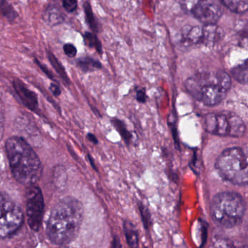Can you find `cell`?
<instances>
[{
  "mask_svg": "<svg viewBox=\"0 0 248 248\" xmlns=\"http://www.w3.org/2000/svg\"><path fill=\"white\" fill-rule=\"evenodd\" d=\"M83 216V204L79 200L63 197L50 211L46 226L47 239L59 246L72 243L79 234Z\"/></svg>",
  "mask_w": 248,
  "mask_h": 248,
  "instance_id": "1",
  "label": "cell"
},
{
  "mask_svg": "<svg viewBox=\"0 0 248 248\" xmlns=\"http://www.w3.org/2000/svg\"><path fill=\"white\" fill-rule=\"evenodd\" d=\"M5 148L16 181L27 186L37 184L43 174V165L28 141L21 136H11L5 140Z\"/></svg>",
  "mask_w": 248,
  "mask_h": 248,
  "instance_id": "2",
  "label": "cell"
},
{
  "mask_svg": "<svg viewBox=\"0 0 248 248\" xmlns=\"http://www.w3.org/2000/svg\"><path fill=\"white\" fill-rule=\"evenodd\" d=\"M186 88L197 101L208 107L220 104L230 89L231 78L223 71L202 72L187 79Z\"/></svg>",
  "mask_w": 248,
  "mask_h": 248,
  "instance_id": "3",
  "label": "cell"
},
{
  "mask_svg": "<svg viewBox=\"0 0 248 248\" xmlns=\"http://www.w3.org/2000/svg\"><path fill=\"white\" fill-rule=\"evenodd\" d=\"M246 211V204L239 194L234 192L216 194L210 204V213L214 221L223 228H232L242 221Z\"/></svg>",
  "mask_w": 248,
  "mask_h": 248,
  "instance_id": "4",
  "label": "cell"
},
{
  "mask_svg": "<svg viewBox=\"0 0 248 248\" xmlns=\"http://www.w3.org/2000/svg\"><path fill=\"white\" fill-rule=\"evenodd\" d=\"M216 167L226 181L235 185H248V145L223 151L217 158Z\"/></svg>",
  "mask_w": 248,
  "mask_h": 248,
  "instance_id": "5",
  "label": "cell"
},
{
  "mask_svg": "<svg viewBox=\"0 0 248 248\" xmlns=\"http://www.w3.org/2000/svg\"><path fill=\"white\" fill-rule=\"evenodd\" d=\"M204 125L207 133L225 137H242L246 131L243 120L239 116L229 111L207 114Z\"/></svg>",
  "mask_w": 248,
  "mask_h": 248,
  "instance_id": "6",
  "label": "cell"
},
{
  "mask_svg": "<svg viewBox=\"0 0 248 248\" xmlns=\"http://www.w3.org/2000/svg\"><path fill=\"white\" fill-rule=\"evenodd\" d=\"M0 237L6 239L15 234L22 226L24 214L21 206L7 193H1Z\"/></svg>",
  "mask_w": 248,
  "mask_h": 248,
  "instance_id": "7",
  "label": "cell"
},
{
  "mask_svg": "<svg viewBox=\"0 0 248 248\" xmlns=\"http://www.w3.org/2000/svg\"><path fill=\"white\" fill-rule=\"evenodd\" d=\"M220 0H181L185 12L194 16L204 25L216 24L223 14Z\"/></svg>",
  "mask_w": 248,
  "mask_h": 248,
  "instance_id": "8",
  "label": "cell"
},
{
  "mask_svg": "<svg viewBox=\"0 0 248 248\" xmlns=\"http://www.w3.org/2000/svg\"><path fill=\"white\" fill-rule=\"evenodd\" d=\"M27 222L34 232H39L43 224L45 201L43 191L38 186L31 185L26 192Z\"/></svg>",
  "mask_w": 248,
  "mask_h": 248,
  "instance_id": "9",
  "label": "cell"
},
{
  "mask_svg": "<svg viewBox=\"0 0 248 248\" xmlns=\"http://www.w3.org/2000/svg\"><path fill=\"white\" fill-rule=\"evenodd\" d=\"M13 86L21 104L30 111L37 112L39 109V101L36 93L30 90L19 79H15L13 81Z\"/></svg>",
  "mask_w": 248,
  "mask_h": 248,
  "instance_id": "10",
  "label": "cell"
},
{
  "mask_svg": "<svg viewBox=\"0 0 248 248\" xmlns=\"http://www.w3.org/2000/svg\"><path fill=\"white\" fill-rule=\"evenodd\" d=\"M184 40L189 45L202 43L206 45L205 29L204 27H188L183 34Z\"/></svg>",
  "mask_w": 248,
  "mask_h": 248,
  "instance_id": "11",
  "label": "cell"
},
{
  "mask_svg": "<svg viewBox=\"0 0 248 248\" xmlns=\"http://www.w3.org/2000/svg\"><path fill=\"white\" fill-rule=\"evenodd\" d=\"M123 232L128 246L138 248L139 246V233L135 224L130 220H123Z\"/></svg>",
  "mask_w": 248,
  "mask_h": 248,
  "instance_id": "12",
  "label": "cell"
},
{
  "mask_svg": "<svg viewBox=\"0 0 248 248\" xmlns=\"http://www.w3.org/2000/svg\"><path fill=\"white\" fill-rule=\"evenodd\" d=\"M111 123L114 128L118 132L125 144L127 146H130L133 143V134L127 129V125L124 121L117 118V117H114V118L111 119Z\"/></svg>",
  "mask_w": 248,
  "mask_h": 248,
  "instance_id": "13",
  "label": "cell"
},
{
  "mask_svg": "<svg viewBox=\"0 0 248 248\" xmlns=\"http://www.w3.org/2000/svg\"><path fill=\"white\" fill-rule=\"evenodd\" d=\"M76 64L83 72H92L102 69V64L99 61L89 56L79 58L76 61Z\"/></svg>",
  "mask_w": 248,
  "mask_h": 248,
  "instance_id": "14",
  "label": "cell"
},
{
  "mask_svg": "<svg viewBox=\"0 0 248 248\" xmlns=\"http://www.w3.org/2000/svg\"><path fill=\"white\" fill-rule=\"evenodd\" d=\"M47 56L49 62L51 63L53 67L54 68L55 70L56 71L58 74H59L60 78L63 79V82L66 83V85H69L71 84L70 79H69V77H68L67 73H66V69L63 67L62 63L58 60L57 58L55 56V55L52 53L50 50H47Z\"/></svg>",
  "mask_w": 248,
  "mask_h": 248,
  "instance_id": "15",
  "label": "cell"
},
{
  "mask_svg": "<svg viewBox=\"0 0 248 248\" xmlns=\"http://www.w3.org/2000/svg\"><path fill=\"white\" fill-rule=\"evenodd\" d=\"M223 5L237 14L248 11V0H220Z\"/></svg>",
  "mask_w": 248,
  "mask_h": 248,
  "instance_id": "16",
  "label": "cell"
},
{
  "mask_svg": "<svg viewBox=\"0 0 248 248\" xmlns=\"http://www.w3.org/2000/svg\"><path fill=\"white\" fill-rule=\"evenodd\" d=\"M233 78L238 82L248 85V59L232 71Z\"/></svg>",
  "mask_w": 248,
  "mask_h": 248,
  "instance_id": "17",
  "label": "cell"
},
{
  "mask_svg": "<svg viewBox=\"0 0 248 248\" xmlns=\"http://www.w3.org/2000/svg\"><path fill=\"white\" fill-rule=\"evenodd\" d=\"M53 183L58 188H62L66 185L67 181V173L64 166L57 165L53 168Z\"/></svg>",
  "mask_w": 248,
  "mask_h": 248,
  "instance_id": "18",
  "label": "cell"
},
{
  "mask_svg": "<svg viewBox=\"0 0 248 248\" xmlns=\"http://www.w3.org/2000/svg\"><path fill=\"white\" fill-rule=\"evenodd\" d=\"M44 19L49 25L56 26L62 24L63 21V18L58 9L55 8L46 10L45 13Z\"/></svg>",
  "mask_w": 248,
  "mask_h": 248,
  "instance_id": "19",
  "label": "cell"
},
{
  "mask_svg": "<svg viewBox=\"0 0 248 248\" xmlns=\"http://www.w3.org/2000/svg\"><path fill=\"white\" fill-rule=\"evenodd\" d=\"M85 45L91 48H94L100 55L103 53L102 44L95 34L86 31L84 34Z\"/></svg>",
  "mask_w": 248,
  "mask_h": 248,
  "instance_id": "20",
  "label": "cell"
},
{
  "mask_svg": "<svg viewBox=\"0 0 248 248\" xmlns=\"http://www.w3.org/2000/svg\"><path fill=\"white\" fill-rule=\"evenodd\" d=\"M83 7L87 24L89 26L91 30L93 31V32H98V25H97L96 19H95L91 4L88 1H86L84 3Z\"/></svg>",
  "mask_w": 248,
  "mask_h": 248,
  "instance_id": "21",
  "label": "cell"
},
{
  "mask_svg": "<svg viewBox=\"0 0 248 248\" xmlns=\"http://www.w3.org/2000/svg\"><path fill=\"white\" fill-rule=\"evenodd\" d=\"M139 210L141 217L142 223H143L144 229L149 230L152 225V218H151V213L149 209L145 206L141 202H139Z\"/></svg>",
  "mask_w": 248,
  "mask_h": 248,
  "instance_id": "22",
  "label": "cell"
},
{
  "mask_svg": "<svg viewBox=\"0 0 248 248\" xmlns=\"http://www.w3.org/2000/svg\"><path fill=\"white\" fill-rule=\"evenodd\" d=\"M1 7H2V12L3 16H5L9 21H13L18 16L15 10L13 8L12 5L8 3L7 0H1Z\"/></svg>",
  "mask_w": 248,
  "mask_h": 248,
  "instance_id": "23",
  "label": "cell"
},
{
  "mask_svg": "<svg viewBox=\"0 0 248 248\" xmlns=\"http://www.w3.org/2000/svg\"><path fill=\"white\" fill-rule=\"evenodd\" d=\"M62 6L66 12H75L78 9V0H62Z\"/></svg>",
  "mask_w": 248,
  "mask_h": 248,
  "instance_id": "24",
  "label": "cell"
},
{
  "mask_svg": "<svg viewBox=\"0 0 248 248\" xmlns=\"http://www.w3.org/2000/svg\"><path fill=\"white\" fill-rule=\"evenodd\" d=\"M63 50L66 56L70 58V59L76 57L77 53H78V49L72 43H66V44H65L63 46Z\"/></svg>",
  "mask_w": 248,
  "mask_h": 248,
  "instance_id": "25",
  "label": "cell"
},
{
  "mask_svg": "<svg viewBox=\"0 0 248 248\" xmlns=\"http://www.w3.org/2000/svg\"><path fill=\"white\" fill-rule=\"evenodd\" d=\"M34 63H35L36 64L39 66V68L43 71V73L46 74V76H47L49 79L54 81V82H56V79H55L54 78V75H53V73L49 70L48 68H47V66L43 64V63H42L41 62H40L37 59H34Z\"/></svg>",
  "mask_w": 248,
  "mask_h": 248,
  "instance_id": "26",
  "label": "cell"
},
{
  "mask_svg": "<svg viewBox=\"0 0 248 248\" xmlns=\"http://www.w3.org/2000/svg\"><path fill=\"white\" fill-rule=\"evenodd\" d=\"M136 101L140 104H145L147 100V95H146V89L144 88H139L136 90Z\"/></svg>",
  "mask_w": 248,
  "mask_h": 248,
  "instance_id": "27",
  "label": "cell"
},
{
  "mask_svg": "<svg viewBox=\"0 0 248 248\" xmlns=\"http://www.w3.org/2000/svg\"><path fill=\"white\" fill-rule=\"evenodd\" d=\"M49 90H50V92L52 93L53 95L55 97H59L60 96L61 94H62V90H61L60 87L58 84L53 83L50 84V87H49Z\"/></svg>",
  "mask_w": 248,
  "mask_h": 248,
  "instance_id": "28",
  "label": "cell"
},
{
  "mask_svg": "<svg viewBox=\"0 0 248 248\" xmlns=\"http://www.w3.org/2000/svg\"><path fill=\"white\" fill-rule=\"evenodd\" d=\"M240 35L242 41L246 43L248 46V24H245V27L241 30Z\"/></svg>",
  "mask_w": 248,
  "mask_h": 248,
  "instance_id": "29",
  "label": "cell"
},
{
  "mask_svg": "<svg viewBox=\"0 0 248 248\" xmlns=\"http://www.w3.org/2000/svg\"><path fill=\"white\" fill-rule=\"evenodd\" d=\"M111 248H122V244L120 242V238L117 235H115V236L113 237L112 241H111Z\"/></svg>",
  "mask_w": 248,
  "mask_h": 248,
  "instance_id": "30",
  "label": "cell"
},
{
  "mask_svg": "<svg viewBox=\"0 0 248 248\" xmlns=\"http://www.w3.org/2000/svg\"><path fill=\"white\" fill-rule=\"evenodd\" d=\"M87 139L94 145H98V143H99L98 139H97L96 136H95L93 133H88V134H87Z\"/></svg>",
  "mask_w": 248,
  "mask_h": 248,
  "instance_id": "31",
  "label": "cell"
},
{
  "mask_svg": "<svg viewBox=\"0 0 248 248\" xmlns=\"http://www.w3.org/2000/svg\"><path fill=\"white\" fill-rule=\"evenodd\" d=\"M87 156H88V161H89L90 164H91V167H92L93 169L95 171V172H98V168H97L96 164H95V160H94L93 157L91 156V154L88 153L87 155Z\"/></svg>",
  "mask_w": 248,
  "mask_h": 248,
  "instance_id": "32",
  "label": "cell"
}]
</instances>
